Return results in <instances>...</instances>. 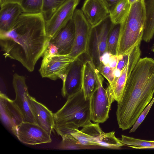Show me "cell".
I'll return each instance as SVG.
<instances>
[{
	"instance_id": "cell-1",
	"label": "cell",
	"mask_w": 154,
	"mask_h": 154,
	"mask_svg": "<svg viewBox=\"0 0 154 154\" xmlns=\"http://www.w3.org/2000/svg\"><path fill=\"white\" fill-rule=\"evenodd\" d=\"M50 39L42 13H23L8 30L0 32L1 50L5 58L17 60L32 72L43 56Z\"/></svg>"
},
{
	"instance_id": "cell-2",
	"label": "cell",
	"mask_w": 154,
	"mask_h": 154,
	"mask_svg": "<svg viewBox=\"0 0 154 154\" xmlns=\"http://www.w3.org/2000/svg\"><path fill=\"white\" fill-rule=\"evenodd\" d=\"M154 60L140 58L127 79L116 112L117 123L123 131L130 129L153 98Z\"/></svg>"
},
{
	"instance_id": "cell-3",
	"label": "cell",
	"mask_w": 154,
	"mask_h": 154,
	"mask_svg": "<svg viewBox=\"0 0 154 154\" xmlns=\"http://www.w3.org/2000/svg\"><path fill=\"white\" fill-rule=\"evenodd\" d=\"M55 130L62 138L71 134L80 127L91 123L90 101L86 100L81 90L67 97L63 106L54 113Z\"/></svg>"
},
{
	"instance_id": "cell-4",
	"label": "cell",
	"mask_w": 154,
	"mask_h": 154,
	"mask_svg": "<svg viewBox=\"0 0 154 154\" xmlns=\"http://www.w3.org/2000/svg\"><path fill=\"white\" fill-rule=\"evenodd\" d=\"M146 17L144 0L136 2L131 5L128 15L120 24L116 55L126 54L135 47L140 45Z\"/></svg>"
},
{
	"instance_id": "cell-5",
	"label": "cell",
	"mask_w": 154,
	"mask_h": 154,
	"mask_svg": "<svg viewBox=\"0 0 154 154\" xmlns=\"http://www.w3.org/2000/svg\"><path fill=\"white\" fill-rule=\"evenodd\" d=\"M94 70L98 87L89 99L91 120L94 123H102L108 119L111 105L115 100L109 89L103 88L104 79L96 66Z\"/></svg>"
},
{
	"instance_id": "cell-6",
	"label": "cell",
	"mask_w": 154,
	"mask_h": 154,
	"mask_svg": "<svg viewBox=\"0 0 154 154\" xmlns=\"http://www.w3.org/2000/svg\"><path fill=\"white\" fill-rule=\"evenodd\" d=\"M73 20L75 26L74 42L69 54L76 59L84 54L89 55V45L93 30L81 10L76 9Z\"/></svg>"
},
{
	"instance_id": "cell-7",
	"label": "cell",
	"mask_w": 154,
	"mask_h": 154,
	"mask_svg": "<svg viewBox=\"0 0 154 154\" xmlns=\"http://www.w3.org/2000/svg\"><path fill=\"white\" fill-rule=\"evenodd\" d=\"M39 71L43 78L56 80L66 73L70 65L75 60L69 54L54 55L43 54Z\"/></svg>"
},
{
	"instance_id": "cell-8",
	"label": "cell",
	"mask_w": 154,
	"mask_h": 154,
	"mask_svg": "<svg viewBox=\"0 0 154 154\" xmlns=\"http://www.w3.org/2000/svg\"><path fill=\"white\" fill-rule=\"evenodd\" d=\"M80 0H67L45 21L46 32L50 39L72 19L74 12Z\"/></svg>"
},
{
	"instance_id": "cell-9",
	"label": "cell",
	"mask_w": 154,
	"mask_h": 154,
	"mask_svg": "<svg viewBox=\"0 0 154 154\" xmlns=\"http://www.w3.org/2000/svg\"><path fill=\"white\" fill-rule=\"evenodd\" d=\"M16 136L22 143L35 145L52 142L51 134L37 124L23 122L17 127Z\"/></svg>"
},
{
	"instance_id": "cell-10",
	"label": "cell",
	"mask_w": 154,
	"mask_h": 154,
	"mask_svg": "<svg viewBox=\"0 0 154 154\" xmlns=\"http://www.w3.org/2000/svg\"><path fill=\"white\" fill-rule=\"evenodd\" d=\"M0 114L3 124L16 136L18 127L24 121L23 115L14 101L1 92Z\"/></svg>"
},
{
	"instance_id": "cell-11",
	"label": "cell",
	"mask_w": 154,
	"mask_h": 154,
	"mask_svg": "<svg viewBox=\"0 0 154 154\" xmlns=\"http://www.w3.org/2000/svg\"><path fill=\"white\" fill-rule=\"evenodd\" d=\"M26 78L23 76L15 73L13 85L16 94L15 104L22 114L24 121L36 123L31 111L28 99L29 94Z\"/></svg>"
},
{
	"instance_id": "cell-12",
	"label": "cell",
	"mask_w": 154,
	"mask_h": 154,
	"mask_svg": "<svg viewBox=\"0 0 154 154\" xmlns=\"http://www.w3.org/2000/svg\"><path fill=\"white\" fill-rule=\"evenodd\" d=\"M81 10L92 28L109 17L110 11L103 0H85Z\"/></svg>"
},
{
	"instance_id": "cell-13",
	"label": "cell",
	"mask_w": 154,
	"mask_h": 154,
	"mask_svg": "<svg viewBox=\"0 0 154 154\" xmlns=\"http://www.w3.org/2000/svg\"><path fill=\"white\" fill-rule=\"evenodd\" d=\"M83 63L78 58L69 66L65 78L62 80V96L68 97L78 92L82 89L81 71Z\"/></svg>"
},
{
	"instance_id": "cell-14",
	"label": "cell",
	"mask_w": 154,
	"mask_h": 154,
	"mask_svg": "<svg viewBox=\"0 0 154 154\" xmlns=\"http://www.w3.org/2000/svg\"><path fill=\"white\" fill-rule=\"evenodd\" d=\"M140 55L141 53L139 51H132L130 53L129 60L122 70L120 76L115 78L112 83L108 86L107 88L112 94L114 100L117 102L120 100L127 80L140 58Z\"/></svg>"
},
{
	"instance_id": "cell-15",
	"label": "cell",
	"mask_w": 154,
	"mask_h": 154,
	"mask_svg": "<svg viewBox=\"0 0 154 154\" xmlns=\"http://www.w3.org/2000/svg\"><path fill=\"white\" fill-rule=\"evenodd\" d=\"M28 99L36 124L51 134L55 129L54 113L45 106L38 101L35 98L29 95Z\"/></svg>"
},
{
	"instance_id": "cell-16",
	"label": "cell",
	"mask_w": 154,
	"mask_h": 154,
	"mask_svg": "<svg viewBox=\"0 0 154 154\" xmlns=\"http://www.w3.org/2000/svg\"><path fill=\"white\" fill-rule=\"evenodd\" d=\"M108 19L101 24L99 30L96 27L93 28V40L90 59L94 63L95 62L98 66L100 63L101 57L106 52L108 37L112 24L110 27Z\"/></svg>"
},
{
	"instance_id": "cell-17",
	"label": "cell",
	"mask_w": 154,
	"mask_h": 154,
	"mask_svg": "<svg viewBox=\"0 0 154 154\" xmlns=\"http://www.w3.org/2000/svg\"><path fill=\"white\" fill-rule=\"evenodd\" d=\"M74 35L75 26L72 19L50 39L49 43L56 46L58 54H68L73 45Z\"/></svg>"
},
{
	"instance_id": "cell-18",
	"label": "cell",
	"mask_w": 154,
	"mask_h": 154,
	"mask_svg": "<svg viewBox=\"0 0 154 154\" xmlns=\"http://www.w3.org/2000/svg\"><path fill=\"white\" fill-rule=\"evenodd\" d=\"M71 134L83 146H99L101 135L103 131L98 123H91Z\"/></svg>"
},
{
	"instance_id": "cell-19",
	"label": "cell",
	"mask_w": 154,
	"mask_h": 154,
	"mask_svg": "<svg viewBox=\"0 0 154 154\" xmlns=\"http://www.w3.org/2000/svg\"><path fill=\"white\" fill-rule=\"evenodd\" d=\"M96 66L90 59L83 63L81 71L82 89L86 100H89L97 90V82L94 69Z\"/></svg>"
},
{
	"instance_id": "cell-20",
	"label": "cell",
	"mask_w": 154,
	"mask_h": 154,
	"mask_svg": "<svg viewBox=\"0 0 154 154\" xmlns=\"http://www.w3.org/2000/svg\"><path fill=\"white\" fill-rule=\"evenodd\" d=\"M23 13L20 5L17 4L8 3L1 7L0 32L9 30Z\"/></svg>"
},
{
	"instance_id": "cell-21",
	"label": "cell",
	"mask_w": 154,
	"mask_h": 154,
	"mask_svg": "<svg viewBox=\"0 0 154 154\" xmlns=\"http://www.w3.org/2000/svg\"><path fill=\"white\" fill-rule=\"evenodd\" d=\"M146 17L142 40L150 42L154 34V0H146Z\"/></svg>"
},
{
	"instance_id": "cell-22",
	"label": "cell",
	"mask_w": 154,
	"mask_h": 154,
	"mask_svg": "<svg viewBox=\"0 0 154 154\" xmlns=\"http://www.w3.org/2000/svg\"><path fill=\"white\" fill-rule=\"evenodd\" d=\"M131 5L128 0H121L110 11L109 18L113 24H120L128 15Z\"/></svg>"
},
{
	"instance_id": "cell-23",
	"label": "cell",
	"mask_w": 154,
	"mask_h": 154,
	"mask_svg": "<svg viewBox=\"0 0 154 154\" xmlns=\"http://www.w3.org/2000/svg\"><path fill=\"white\" fill-rule=\"evenodd\" d=\"M121 142L125 145L137 149H154V140L137 139L122 135Z\"/></svg>"
},
{
	"instance_id": "cell-24",
	"label": "cell",
	"mask_w": 154,
	"mask_h": 154,
	"mask_svg": "<svg viewBox=\"0 0 154 154\" xmlns=\"http://www.w3.org/2000/svg\"><path fill=\"white\" fill-rule=\"evenodd\" d=\"M99 146L112 149H118L125 145L122 143L121 140L117 138L115 135V132H103L102 134Z\"/></svg>"
},
{
	"instance_id": "cell-25",
	"label": "cell",
	"mask_w": 154,
	"mask_h": 154,
	"mask_svg": "<svg viewBox=\"0 0 154 154\" xmlns=\"http://www.w3.org/2000/svg\"><path fill=\"white\" fill-rule=\"evenodd\" d=\"M119 28L120 24L115 25L112 23L108 36L106 52L112 55H116Z\"/></svg>"
},
{
	"instance_id": "cell-26",
	"label": "cell",
	"mask_w": 154,
	"mask_h": 154,
	"mask_svg": "<svg viewBox=\"0 0 154 154\" xmlns=\"http://www.w3.org/2000/svg\"><path fill=\"white\" fill-rule=\"evenodd\" d=\"M67 0H43L42 13L45 21L49 20Z\"/></svg>"
},
{
	"instance_id": "cell-27",
	"label": "cell",
	"mask_w": 154,
	"mask_h": 154,
	"mask_svg": "<svg viewBox=\"0 0 154 154\" xmlns=\"http://www.w3.org/2000/svg\"><path fill=\"white\" fill-rule=\"evenodd\" d=\"M20 6L23 13H42L43 0H23Z\"/></svg>"
},
{
	"instance_id": "cell-28",
	"label": "cell",
	"mask_w": 154,
	"mask_h": 154,
	"mask_svg": "<svg viewBox=\"0 0 154 154\" xmlns=\"http://www.w3.org/2000/svg\"><path fill=\"white\" fill-rule=\"evenodd\" d=\"M72 135L62 138L58 148L61 149H79L86 148Z\"/></svg>"
},
{
	"instance_id": "cell-29",
	"label": "cell",
	"mask_w": 154,
	"mask_h": 154,
	"mask_svg": "<svg viewBox=\"0 0 154 154\" xmlns=\"http://www.w3.org/2000/svg\"><path fill=\"white\" fill-rule=\"evenodd\" d=\"M100 73L108 81L109 85H111L115 79V68L110 67L109 65H105L100 63L97 67Z\"/></svg>"
},
{
	"instance_id": "cell-30",
	"label": "cell",
	"mask_w": 154,
	"mask_h": 154,
	"mask_svg": "<svg viewBox=\"0 0 154 154\" xmlns=\"http://www.w3.org/2000/svg\"><path fill=\"white\" fill-rule=\"evenodd\" d=\"M154 103V97L140 114L132 128L130 131L129 133L134 132L136 131L137 129L144 120Z\"/></svg>"
},
{
	"instance_id": "cell-31",
	"label": "cell",
	"mask_w": 154,
	"mask_h": 154,
	"mask_svg": "<svg viewBox=\"0 0 154 154\" xmlns=\"http://www.w3.org/2000/svg\"><path fill=\"white\" fill-rule=\"evenodd\" d=\"M57 54H58V49L54 45L49 43L48 46L43 54L46 55H54Z\"/></svg>"
},
{
	"instance_id": "cell-32",
	"label": "cell",
	"mask_w": 154,
	"mask_h": 154,
	"mask_svg": "<svg viewBox=\"0 0 154 154\" xmlns=\"http://www.w3.org/2000/svg\"><path fill=\"white\" fill-rule=\"evenodd\" d=\"M119 59L118 56L111 55L109 59L108 65L111 67L115 69L117 66Z\"/></svg>"
},
{
	"instance_id": "cell-33",
	"label": "cell",
	"mask_w": 154,
	"mask_h": 154,
	"mask_svg": "<svg viewBox=\"0 0 154 154\" xmlns=\"http://www.w3.org/2000/svg\"><path fill=\"white\" fill-rule=\"evenodd\" d=\"M108 8L110 12L121 0H103Z\"/></svg>"
},
{
	"instance_id": "cell-34",
	"label": "cell",
	"mask_w": 154,
	"mask_h": 154,
	"mask_svg": "<svg viewBox=\"0 0 154 154\" xmlns=\"http://www.w3.org/2000/svg\"><path fill=\"white\" fill-rule=\"evenodd\" d=\"M23 0H0V6L8 3H14L20 5Z\"/></svg>"
},
{
	"instance_id": "cell-35",
	"label": "cell",
	"mask_w": 154,
	"mask_h": 154,
	"mask_svg": "<svg viewBox=\"0 0 154 154\" xmlns=\"http://www.w3.org/2000/svg\"><path fill=\"white\" fill-rule=\"evenodd\" d=\"M140 0H128V1L129 4L131 5L135 2L140 1Z\"/></svg>"
},
{
	"instance_id": "cell-36",
	"label": "cell",
	"mask_w": 154,
	"mask_h": 154,
	"mask_svg": "<svg viewBox=\"0 0 154 154\" xmlns=\"http://www.w3.org/2000/svg\"><path fill=\"white\" fill-rule=\"evenodd\" d=\"M152 50L154 53V47L152 48Z\"/></svg>"
},
{
	"instance_id": "cell-37",
	"label": "cell",
	"mask_w": 154,
	"mask_h": 154,
	"mask_svg": "<svg viewBox=\"0 0 154 154\" xmlns=\"http://www.w3.org/2000/svg\"></svg>"
}]
</instances>
